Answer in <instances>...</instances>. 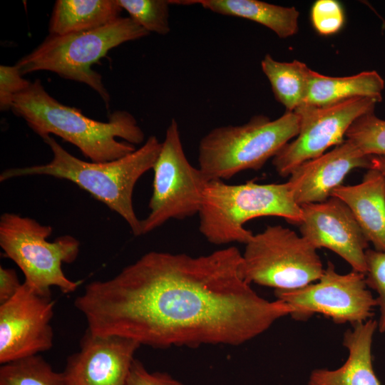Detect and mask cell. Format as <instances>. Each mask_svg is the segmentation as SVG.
Returning a JSON list of instances; mask_svg holds the SVG:
<instances>
[{"mask_svg":"<svg viewBox=\"0 0 385 385\" xmlns=\"http://www.w3.org/2000/svg\"><path fill=\"white\" fill-rule=\"evenodd\" d=\"M235 246L193 257L151 251L74 301L87 330L164 349L238 346L292 309L262 297L242 277Z\"/></svg>","mask_w":385,"mask_h":385,"instance_id":"cell-1","label":"cell"},{"mask_svg":"<svg viewBox=\"0 0 385 385\" xmlns=\"http://www.w3.org/2000/svg\"><path fill=\"white\" fill-rule=\"evenodd\" d=\"M11 110L43 140L51 134L57 135L77 147L91 162L123 158L145 139L144 132L129 112L115 111L107 122L93 120L50 96L39 79L14 98Z\"/></svg>","mask_w":385,"mask_h":385,"instance_id":"cell-2","label":"cell"},{"mask_svg":"<svg viewBox=\"0 0 385 385\" xmlns=\"http://www.w3.org/2000/svg\"><path fill=\"white\" fill-rule=\"evenodd\" d=\"M43 141L53 154L50 162L7 168L0 174V181L32 175L51 176L71 181L118 213L135 236L141 235L140 220L133 205V193L140 178L153 169L160 151L162 143L155 135L149 136L133 153L103 163L88 162L75 157L51 136Z\"/></svg>","mask_w":385,"mask_h":385,"instance_id":"cell-3","label":"cell"},{"mask_svg":"<svg viewBox=\"0 0 385 385\" xmlns=\"http://www.w3.org/2000/svg\"><path fill=\"white\" fill-rule=\"evenodd\" d=\"M198 215L200 233L215 245H246L254 234L245 224L256 217H280L297 225L302 220V207L295 201L288 182L259 184L248 181L232 185L221 180H210Z\"/></svg>","mask_w":385,"mask_h":385,"instance_id":"cell-4","label":"cell"},{"mask_svg":"<svg viewBox=\"0 0 385 385\" xmlns=\"http://www.w3.org/2000/svg\"><path fill=\"white\" fill-rule=\"evenodd\" d=\"M299 130V118L286 111L275 120L255 115L240 125L215 128L198 145L199 168L208 180L230 179L247 170H258Z\"/></svg>","mask_w":385,"mask_h":385,"instance_id":"cell-5","label":"cell"},{"mask_svg":"<svg viewBox=\"0 0 385 385\" xmlns=\"http://www.w3.org/2000/svg\"><path fill=\"white\" fill-rule=\"evenodd\" d=\"M149 33L130 17H120L102 27L66 35L49 34L16 63L22 75L39 71L56 73L83 83L96 91L109 107L110 95L100 73L91 66L112 48Z\"/></svg>","mask_w":385,"mask_h":385,"instance_id":"cell-6","label":"cell"},{"mask_svg":"<svg viewBox=\"0 0 385 385\" xmlns=\"http://www.w3.org/2000/svg\"><path fill=\"white\" fill-rule=\"evenodd\" d=\"M52 232L50 225L29 217L5 212L0 217V246L4 256L21 269L24 283L46 296H51L52 287L68 294L82 282L70 279L62 270L63 263H71L78 257L79 241L66 235L49 242L47 238Z\"/></svg>","mask_w":385,"mask_h":385,"instance_id":"cell-7","label":"cell"},{"mask_svg":"<svg viewBox=\"0 0 385 385\" xmlns=\"http://www.w3.org/2000/svg\"><path fill=\"white\" fill-rule=\"evenodd\" d=\"M304 237L280 225H267L245 245L240 272L248 284L289 290L318 280L324 267Z\"/></svg>","mask_w":385,"mask_h":385,"instance_id":"cell-8","label":"cell"},{"mask_svg":"<svg viewBox=\"0 0 385 385\" xmlns=\"http://www.w3.org/2000/svg\"><path fill=\"white\" fill-rule=\"evenodd\" d=\"M153 170L150 212L140 220L141 235L153 231L171 219L182 220L198 215L205 189L210 182L202 171L192 165L187 158L175 118L166 129Z\"/></svg>","mask_w":385,"mask_h":385,"instance_id":"cell-9","label":"cell"},{"mask_svg":"<svg viewBox=\"0 0 385 385\" xmlns=\"http://www.w3.org/2000/svg\"><path fill=\"white\" fill-rule=\"evenodd\" d=\"M274 293L277 299L292 308L289 315L297 321L320 314L336 324L354 326L371 319L377 306L364 274L354 270L340 274L330 261L316 282L297 289L274 290Z\"/></svg>","mask_w":385,"mask_h":385,"instance_id":"cell-10","label":"cell"},{"mask_svg":"<svg viewBox=\"0 0 385 385\" xmlns=\"http://www.w3.org/2000/svg\"><path fill=\"white\" fill-rule=\"evenodd\" d=\"M377 103L372 98H355L322 107H299L294 111L299 118L298 135L272 158L277 173L282 177L289 176L300 164L343 143L351 124L360 116L374 112Z\"/></svg>","mask_w":385,"mask_h":385,"instance_id":"cell-11","label":"cell"},{"mask_svg":"<svg viewBox=\"0 0 385 385\" xmlns=\"http://www.w3.org/2000/svg\"><path fill=\"white\" fill-rule=\"evenodd\" d=\"M55 302L25 283L0 304V364L38 355L53 346Z\"/></svg>","mask_w":385,"mask_h":385,"instance_id":"cell-12","label":"cell"},{"mask_svg":"<svg viewBox=\"0 0 385 385\" xmlns=\"http://www.w3.org/2000/svg\"><path fill=\"white\" fill-rule=\"evenodd\" d=\"M302 220L298 225L301 235L317 250H332L352 268L365 274V253L369 242L352 212L341 200L301 205Z\"/></svg>","mask_w":385,"mask_h":385,"instance_id":"cell-13","label":"cell"},{"mask_svg":"<svg viewBox=\"0 0 385 385\" xmlns=\"http://www.w3.org/2000/svg\"><path fill=\"white\" fill-rule=\"evenodd\" d=\"M140 344L114 335L86 329L79 350L70 355L61 372L64 385H126L135 354Z\"/></svg>","mask_w":385,"mask_h":385,"instance_id":"cell-14","label":"cell"},{"mask_svg":"<svg viewBox=\"0 0 385 385\" xmlns=\"http://www.w3.org/2000/svg\"><path fill=\"white\" fill-rule=\"evenodd\" d=\"M371 157L346 139L330 151L304 162L287 181L295 201L301 206L327 200L352 170L371 168Z\"/></svg>","mask_w":385,"mask_h":385,"instance_id":"cell-15","label":"cell"},{"mask_svg":"<svg viewBox=\"0 0 385 385\" xmlns=\"http://www.w3.org/2000/svg\"><path fill=\"white\" fill-rule=\"evenodd\" d=\"M378 322L373 319L357 324L344 334L348 357L339 368L312 371L308 385H381L372 364L371 347Z\"/></svg>","mask_w":385,"mask_h":385,"instance_id":"cell-16","label":"cell"},{"mask_svg":"<svg viewBox=\"0 0 385 385\" xmlns=\"http://www.w3.org/2000/svg\"><path fill=\"white\" fill-rule=\"evenodd\" d=\"M331 196L347 205L374 250L385 252V182L381 173L371 167L359 183L342 185Z\"/></svg>","mask_w":385,"mask_h":385,"instance_id":"cell-17","label":"cell"},{"mask_svg":"<svg viewBox=\"0 0 385 385\" xmlns=\"http://www.w3.org/2000/svg\"><path fill=\"white\" fill-rule=\"evenodd\" d=\"M180 4H197L218 14L256 22L282 38L294 36L299 29V13L294 6H281L257 0H183Z\"/></svg>","mask_w":385,"mask_h":385,"instance_id":"cell-18","label":"cell"},{"mask_svg":"<svg viewBox=\"0 0 385 385\" xmlns=\"http://www.w3.org/2000/svg\"><path fill=\"white\" fill-rule=\"evenodd\" d=\"M384 81L376 71L346 77H332L312 70L308 95L304 105L322 107L355 98L382 100ZM303 106V105H302Z\"/></svg>","mask_w":385,"mask_h":385,"instance_id":"cell-19","label":"cell"},{"mask_svg":"<svg viewBox=\"0 0 385 385\" xmlns=\"http://www.w3.org/2000/svg\"><path fill=\"white\" fill-rule=\"evenodd\" d=\"M122 10L116 0H57L49 21V34L98 29L120 18Z\"/></svg>","mask_w":385,"mask_h":385,"instance_id":"cell-20","label":"cell"},{"mask_svg":"<svg viewBox=\"0 0 385 385\" xmlns=\"http://www.w3.org/2000/svg\"><path fill=\"white\" fill-rule=\"evenodd\" d=\"M261 68L267 78L276 100L292 112L304 105L310 83L312 70L303 62H282L266 54Z\"/></svg>","mask_w":385,"mask_h":385,"instance_id":"cell-21","label":"cell"},{"mask_svg":"<svg viewBox=\"0 0 385 385\" xmlns=\"http://www.w3.org/2000/svg\"><path fill=\"white\" fill-rule=\"evenodd\" d=\"M0 385H64L57 372L40 355L1 364Z\"/></svg>","mask_w":385,"mask_h":385,"instance_id":"cell-22","label":"cell"},{"mask_svg":"<svg viewBox=\"0 0 385 385\" xmlns=\"http://www.w3.org/2000/svg\"><path fill=\"white\" fill-rule=\"evenodd\" d=\"M122 9L148 33L166 35L170 31V0H116Z\"/></svg>","mask_w":385,"mask_h":385,"instance_id":"cell-23","label":"cell"},{"mask_svg":"<svg viewBox=\"0 0 385 385\" xmlns=\"http://www.w3.org/2000/svg\"><path fill=\"white\" fill-rule=\"evenodd\" d=\"M346 138L367 155H385V120L374 112L358 118L347 130Z\"/></svg>","mask_w":385,"mask_h":385,"instance_id":"cell-24","label":"cell"},{"mask_svg":"<svg viewBox=\"0 0 385 385\" xmlns=\"http://www.w3.org/2000/svg\"><path fill=\"white\" fill-rule=\"evenodd\" d=\"M366 270L365 279L369 287L377 293V307L379 308L378 329L385 332V252L367 249L365 253Z\"/></svg>","mask_w":385,"mask_h":385,"instance_id":"cell-25","label":"cell"},{"mask_svg":"<svg viewBox=\"0 0 385 385\" xmlns=\"http://www.w3.org/2000/svg\"><path fill=\"white\" fill-rule=\"evenodd\" d=\"M310 17L314 29L321 35L337 33L344 23L342 4L336 0H317L311 9Z\"/></svg>","mask_w":385,"mask_h":385,"instance_id":"cell-26","label":"cell"},{"mask_svg":"<svg viewBox=\"0 0 385 385\" xmlns=\"http://www.w3.org/2000/svg\"><path fill=\"white\" fill-rule=\"evenodd\" d=\"M16 65L0 66V109L11 110L14 98L29 88L31 83L24 78Z\"/></svg>","mask_w":385,"mask_h":385,"instance_id":"cell-27","label":"cell"},{"mask_svg":"<svg viewBox=\"0 0 385 385\" xmlns=\"http://www.w3.org/2000/svg\"><path fill=\"white\" fill-rule=\"evenodd\" d=\"M126 385H183L165 372H150L138 359L133 361Z\"/></svg>","mask_w":385,"mask_h":385,"instance_id":"cell-28","label":"cell"},{"mask_svg":"<svg viewBox=\"0 0 385 385\" xmlns=\"http://www.w3.org/2000/svg\"><path fill=\"white\" fill-rule=\"evenodd\" d=\"M19 282L16 271L11 268L0 267V304L12 298L19 290Z\"/></svg>","mask_w":385,"mask_h":385,"instance_id":"cell-29","label":"cell"},{"mask_svg":"<svg viewBox=\"0 0 385 385\" xmlns=\"http://www.w3.org/2000/svg\"><path fill=\"white\" fill-rule=\"evenodd\" d=\"M371 161L372 168L381 173L385 182V155H371Z\"/></svg>","mask_w":385,"mask_h":385,"instance_id":"cell-30","label":"cell"}]
</instances>
